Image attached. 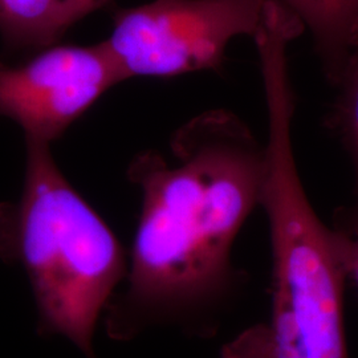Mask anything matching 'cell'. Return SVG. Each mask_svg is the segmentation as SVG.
<instances>
[{
  "label": "cell",
  "mask_w": 358,
  "mask_h": 358,
  "mask_svg": "<svg viewBox=\"0 0 358 358\" xmlns=\"http://www.w3.org/2000/svg\"><path fill=\"white\" fill-rule=\"evenodd\" d=\"M268 0H153L113 13L103 41L125 80L220 71L232 38L252 36Z\"/></svg>",
  "instance_id": "obj_3"
},
{
  "label": "cell",
  "mask_w": 358,
  "mask_h": 358,
  "mask_svg": "<svg viewBox=\"0 0 358 358\" xmlns=\"http://www.w3.org/2000/svg\"><path fill=\"white\" fill-rule=\"evenodd\" d=\"M333 85L338 92L333 108V128L353 159L358 182V47Z\"/></svg>",
  "instance_id": "obj_7"
},
{
  "label": "cell",
  "mask_w": 358,
  "mask_h": 358,
  "mask_svg": "<svg viewBox=\"0 0 358 358\" xmlns=\"http://www.w3.org/2000/svg\"><path fill=\"white\" fill-rule=\"evenodd\" d=\"M0 260L26 272L38 333L65 337L96 358V327L128 276L129 257L65 177L50 143L26 140L22 192L0 203Z\"/></svg>",
  "instance_id": "obj_2"
},
{
  "label": "cell",
  "mask_w": 358,
  "mask_h": 358,
  "mask_svg": "<svg viewBox=\"0 0 358 358\" xmlns=\"http://www.w3.org/2000/svg\"><path fill=\"white\" fill-rule=\"evenodd\" d=\"M85 16L76 0H0V35L11 51H41Z\"/></svg>",
  "instance_id": "obj_6"
},
{
  "label": "cell",
  "mask_w": 358,
  "mask_h": 358,
  "mask_svg": "<svg viewBox=\"0 0 358 358\" xmlns=\"http://www.w3.org/2000/svg\"><path fill=\"white\" fill-rule=\"evenodd\" d=\"M340 231H341L343 234H345L346 236H349V238H352V239H355V241H357L358 242V205L356 211H355V214L352 215L350 224L348 226V229Z\"/></svg>",
  "instance_id": "obj_9"
},
{
  "label": "cell",
  "mask_w": 358,
  "mask_h": 358,
  "mask_svg": "<svg viewBox=\"0 0 358 358\" xmlns=\"http://www.w3.org/2000/svg\"><path fill=\"white\" fill-rule=\"evenodd\" d=\"M310 32L331 83L358 47V0H279Z\"/></svg>",
  "instance_id": "obj_5"
},
{
  "label": "cell",
  "mask_w": 358,
  "mask_h": 358,
  "mask_svg": "<svg viewBox=\"0 0 358 358\" xmlns=\"http://www.w3.org/2000/svg\"><path fill=\"white\" fill-rule=\"evenodd\" d=\"M122 81L103 43L55 44L19 65L0 57V115L23 129L26 140L52 145Z\"/></svg>",
  "instance_id": "obj_4"
},
{
  "label": "cell",
  "mask_w": 358,
  "mask_h": 358,
  "mask_svg": "<svg viewBox=\"0 0 358 358\" xmlns=\"http://www.w3.org/2000/svg\"><path fill=\"white\" fill-rule=\"evenodd\" d=\"M170 149L174 165L153 150L129 164L141 210L128 276L103 315L117 341L167 324L198 331L239 282L231 251L260 205L264 145L238 115L214 109L177 129Z\"/></svg>",
  "instance_id": "obj_1"
},
{
  "label": "cell",
  "mask_w": 358,
  "mask_h": 358,
  "mask_svg": "<svg viewBox=\"0 0 358 358\" xmlns=\"http://www.w3.org/2000/svg\"><path fill=\"white\" fill-rule=\"evenodd\" d=\"M77 3L81 6V8L85 11L87 15L90 13L103 8L105 4H108L110 0H76Z\"/></svg>",
  "instance_id": "obj_8"
}]
</instances>
